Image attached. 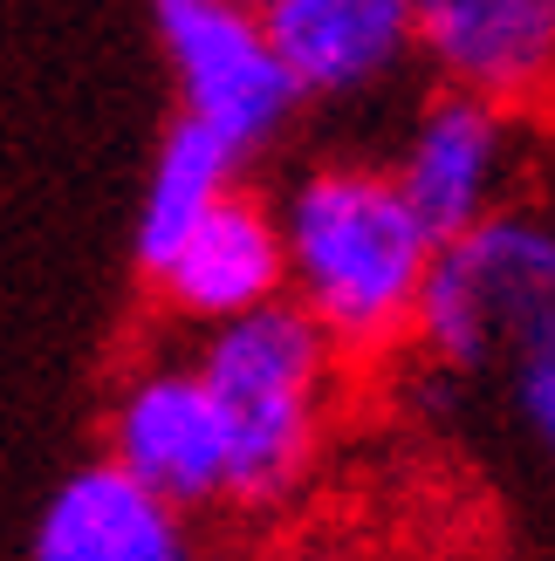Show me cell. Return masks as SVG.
<instances>
[{"label": "cell", "mask_w": 555, "mask_h": 561, "mask_svg": "<svg viewBox=\"0 0 555 561\" xmlns=\"http://www.w3.org/2000/svg\"><path fill=\"white\" fill-rule=\"evenodd\" d=\"M274 213L288 240V295L329 329V343L350 363L411 350L439 233L405 199L392 164L322 158L282 185Z\"/></svg>", "instance_id": "6da1fadb"}, {"label": "cell", "mask_w": 555, "mask_h": 561, "mask_svg": "<svg viewBox=\"0 0 555 561\" xmlns=\"http://www.w3.org/2000/svg\"><path fill=\"white\" fill-rule=\"evenodd\" d=\"M192 363L227 417V507L254 520L295 507L329 453V417L350 356L295 295H282L200 329Z\"/></svg>", "instance_id": "7a4b0ae2"}, {"label": "cell", "mask_w": 555, "mask_h": 561, "mask_svg": "<svg viewBox=\"0 0 555 561\" xmlns=\"http://www.w3.org/2000/svg\"><path fill=\"white\" fill-rule=\"evenodd\" d=\"M555 322V199L521 192L480 227L439 240L411 356L439 377L501 370L514 343Z\"/></svg>", "instance_id": "3957f363"}, {"label": "cell", "mask_w": 555, "mask_h": 561, "mask_svg": "<svg viewBox=\"0 0 555 561\" xmlns=\"http://www.w3.org/2000/svg\"><path fill=\"white\" fill-rule=\"evenodd\" d=\"M151 42L172 76L179 117H200L247 158L282 145L288 124L302 117L295 76L274 48L268 8L240 0H151Z\"/></svg>", "instance_id": "277c9868"}, {"label": "cell", "mask_w": 555, "mask_h": 561, "mask_svg": "<svg viewBox=\"0 0 555 561\" xmlns=\"http://www.w3.org/2000/svg\"><path fill=\"white\" fill-rule=\"evenodd\" d=\"M384 164H392V179L405 185V199L419 206L426 227L453 240L529 192V117L480 90L439 82L405 117Z\"/></svg>", "instance_id": "5b68a950"}, {"label": "cell", "mask_w": 555, "mask_h": 561, "mask_svg": "<svg viewBox=\"0 0 555 561\" xmlns=\"http://www.w3.org/2000/svg\"><path fill=\"white\" fill-rule=\"evenodd\" d=\"M103 459L185 514L227 507V417L200 363H137L103 411Z\"/></svg>", "instance_id": "8992f818"}, {"label": "cell", "mask_w": 555, "mask_h": 561, "mask_svg": "<svg viewBox=\"0 0 555 561\" xmlns=\"http://www.w3.org/2000/svg\"><path fill=\"white\" fill-rule=\"evenodd\" d=\"M411 14L419 62L439 82L480 90L529 124L555 117V0H411Z\"/></svg>", "instance_id": "52a82bcc"}, {"label": "cell", "mask_w": 555, "mask_h": 561, "mask_svg": "<svg viewBox=\"0 0 555 561\" xmlns=\"http://www.w3.org/2000/svg\"><path fill=\"white\" fill-rule=\"evenodd\" d=\"M151 295L172 322L185 329H213L234 322L247 308H268L288 295V240H282V213L261 192L234 185L200 227H192L172 261L151 274Z\"/></svg>", "instance_id": "ba28073f"}, {"label": "cell", "mask_w": 555, "mask_h": 561, "mask_svg": "<svg viewBox=\"0 0 555 561\" xmlns=\"http://www.w3.org/2000/svg\"><path fill=\"white\" fill-rule=\"evenodd\" d=\"M268 27L309 103H364L419 62L411 0H274Z\"/></svg>", "instance_id": "9c48e42d"}, {"label": "cell", "mask_w": 555, "mask_h": 561, "mask_svg": "<svg viewBox=\"0 0 555 561\" xmlns=\"http://www.w3.org/2000/svg\"><path fill=\"white\" fill-rule=\"evenodd\" d=\"M27 561H206L200 514L137 486L124 466L90 459L48 493Z\"/></svg>", "instance_id": "30bf717a"}, {"label": "cell", "mask_w": 555, "mask_h": 561, "mask_svg": "<svg viewBox=\"0 0 555 561\" xmlns=\"http://www.w3.org/2000/svg\"><path fill=\"white\" fill-rule=\"evenodd\" d=\"M240 172H247V151L240 145H227V137L206 130L200 117H172V130L158 137L145 199H137V233H131L137 274L151 280L165 261H172V247L240 185Z\"/></svg>", "instance_id": "8fae6325"}, {"label": "cell", "mask_w": 555, "mask_h": 561, "mask_svg": "<svg viewBox=\"0 0 555 561\" xmlns=\"http://www.w3.org/2000/svg\"><path fill=\"white\" fill-rule=\"evenodd\" d=\"M501 383H508V417L521 445L542 466V480L555 486V322L535 329L529 343H514V356L501 363Z\"/></svg>", "instance_id": "7c38bea8"}, {"label": "cell", "mask_w": 555, "mask_h": 561, "mask_svg": "<svg viewBox=\"0 0 555 561\" xmlns=\"http://www.w3.org/2000/svg\"><path fill=\"white\" fill-rule=\"evenodd\" d=\"M268 561H398V554H384V548L356 541V535H302L288 548H274Z\"/></svg>", "instance_id": "4fadbf2b"}, {"label": "cell", "mask_w": 555, "mask_h": 561, "mask_svg": "<svg viewBox=\"0 0 555 561\" xmlns=\"http://www.w3.org/2000/svg\"><path fill=\"white\" fill-rule=\"evenodd\" d=\"M240 8H274V0H240Z\"/></svg>", "instance_id": "5bb4252c"}]
</instances>
